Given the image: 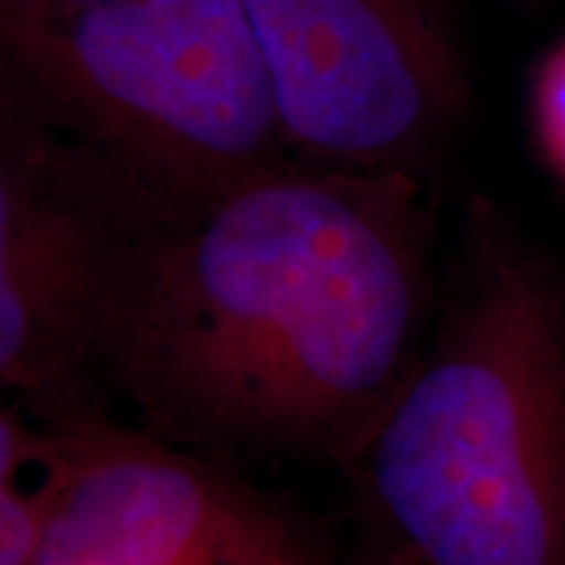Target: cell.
I'll return each instance as SVG.
<instances>
[{
    "instance_id": "obj_2",
    "label": "cell",
    "mask_w": 565,
    "mask_h": 565,
    "mask_svg": "<svg viewBox=\"0 0 565 565\" xmlns=\"http://www.w3.org/2000/svg\"><path fill=\"white\" fill-rule=\"evenodd\" d=\"M359 452L362 565H565V289L487 211Z\"/></svg>"
},
{
    "instance_id": "obj_5",
    "label": "cell",
    "mask_w": 565,
    "mask_h": 565,
    "mask_svg": "<svg viewBox=\"0 0 565 565\" xmlns=\"http://www.w3.org/2000/svg\"><path fill=\"white\" fill-rule=\"evenodd\" d=\"M296 161L405 170L456 129L468 79L430 0H243Z\"/></svg>"
},
{
    "instance_id": "obj_4",
    "label": "cell",
    "mask_w": 565,
    "mask_h": 565,
    "mask_svg": "<svg viewBox=\"0 0 565 565\" xmlns=\"http://www.w3.org/2000/svg\"><path fill=\"white\" fill-rule=\"evenodd\" d=\"M185 214L0 107V396L41 427L110 415L145 258Z\"/></svg>"
},
{
    "instance_id": "obj_7",
    "label": "cell",
    "mask_w": 565,
    "mask_h": 565,
    "mask_svg": "<svg viewBox=\"0 0 565 565\" xmlns=\"http://www.w3.org/2000/svg\"><path fill=\"white\" fill-rule=\"evenodd\" d=\"M54 430L0 396V565H32Z\"/></svg>"
},
{
    "instance_id": "obj_10",
    "label": "cell",
    "mask_w": 565,
    "mask_h": 565,
    "mask_svg": "<svg viewBox=\"0 0 565 565\" xmlns=\"http://www.w3.org/2000/svg\"><path fill=\"white\" fill-rule=\"evenodd\" d=\"M47 3H104V0H47Z\"/></svg>"
},
{
    "instance_id": "obj_6",
    "label": "cell",
    "mask_w": 565,
    "mask_h": 565,
    "mask_svg": "<svg viewBox=\"0 0 565 565\" xmlns=\"http://www.w3.org/2000/svg\"><path fill=\"white\" fill-rule=\"evenodd\" d=\"M32 565H214L252 493L145 427H51Z\"/></svg>"
},
{
    "instance_id": "obj_9",
    "label": "cell",
    "mask_w": 565,
    "mask_h": 565,
    "mask_svg": "<svg viewBox=\"0 0 565 565\" xmlns=\"http://www.w3.org/2000/svg\"><path fill=\"white\" fill-rule=\"evenodd\" d=\"M531 117L544 158L565 182V35L553 44L534 76Z\"/></svg>"
},
{
    "instance_id": "obj_3",
    "label": "cell",
    "mask_w": 565,
    "mask_h": 565,
    "mask_svg": "<svg viewBox=\"0 0 565 565\" xmlns=\"http://www.w3.org/2000/svg\"><path fill=\"white\" fill-rule=\"evenodd\" d=\"M0 107L180 214L296 161L243 0H0Z\"/></svg>"
},
{
    "instance_id": "obj_8",
    "label": "cell",
    "mask_w": 565,
    "mask_h": 565,
    "mask_svg": "<svg viewBox=\"0 0 565 565\" xmlns=\"http://www.w3.org/2000/svg\"><path fill=\"white\" fill-rule=\"evenodd\" d=\"M214 565H333L255 497L223 541ZM362 565V563H355Z\"/></svg>"
},
{
    "instance_id": "obj_1",
    "label": "cell",
    "mask_w": 565,
    "mask_h": 565,
    "mask_svg": "<svg viewBox=\"0 0 565 565\" xmlns=\"http://www.w3.org/2000/svg\"><path fill=\"white\" fill-rule=\"evenodd\" d=\"M418 173L289 161L151 245L114 396L177 446L345 465L430 337Z\"/></svg>"
}]
</instances>
